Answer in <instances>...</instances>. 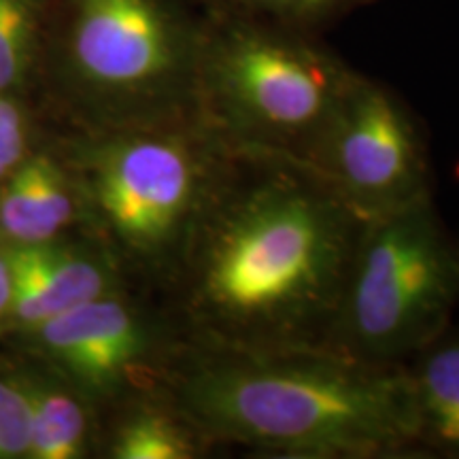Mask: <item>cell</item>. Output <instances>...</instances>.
<instances>
[{
    "label": "cell",
    "instance_id": "1",
    "mask_svg": "<svg viewBox=\"0 0 459 459\" xmlns=\"http://www.w3.org/2000/svg\"><path fill=\"white\" fill-rule=\"evenodd\" d=\"M366 223L311 164L232 152L177 273L187 342L325 347Z\"/></svg>",
    "mask_w": 459,
    "mask_h": 459
},
{
    "label": "cell",
    "instance_id": "2",
    "mask_svg": "<svg viewBox=\"0 0 459 459\" xmlns=\"http://www.w3.org/2000/svg\"><path fill=\"white\" fill-rule=\"evenodd\" d=\"M172 402L211 445L273 457H426L406 366L328 347L228 349L187 342Z\"/></svg>",
    "mask_w": 459,
    "mask_h": 459
},
{
    "label": "cell",
    "instance_id": "3",
    "mask_svg": "<svg viewBox=\"0 0 459 459\" xmlns=\"http://www.w3.org/2000/svg\"><path fill=\"white\" fill-rule=\"evenodd\" d=\"M355 77L296 28L228 13L203 37L196 115L232 152L304 162Z\"/></svg>",
    "mask_w": 459,
    "mask_h": 459
},
{
    "label": "cell",
    "instance_id": "4",
    "mask_svg": "<svg viewBox=\"0 0 459 459\" xmlns=\"http://www.w3.org/2000/svg\"><path fill=\"white\" fill-rule=\"evenodd\" d=\"M459 240L434 198L366 223L325 347L377 366H406L451 325Z\"/></svg>",
    "mask_w": 459,
    "mask_h": 459
},
{
    "label": "cell",
    "instance_id": "5",
    "mask_svg": "<svg viewBox=\"0 0 459 459\" xmlns=\"http://www.w3.org/2000/svg\"><path fill=\"white\" fill-rule=\"evenodd\" d=\"M232 149L198 115L132 124L91 147L90 196L119 249L179 273Z\"/></svg>",
    "mask_w": 459,
    "mask_h": 459
},
{
    "label": "cell",
    "instance_id": "6",
    "mask_svg": "<svg viewBox=\"0 0 459 459\" xmlns=\"http://www.w3.org/2000/svg\"><path fill=\"white\" fill-rule=\"evenodd\" d=\"M203 37L164 0H77L71 57L100 100L175 119L196 113Z\"/></svg>",
    "mask_w": 459,
    "mask_h": 459
},
{
    "label": "cell",
    "instance_id": "7",
    "mask_svg": "<svg viewBox=\"0 0 459 459\" xmlns=\"http://www.w3.org/2000/svg\"><path fill=\"white\" fill-rule=\"evenodd\" d=\"M304 162L368 221L432 198L421 126L394 91L361 74Z\"/></svg>",
    "mask_w": 459,
    "mask_h": 459
},
{
    "label": "cell",
    "instance_id": "8",
    "mask_svg": "<svg viewBox=\"0 0 459 459\" xmlns=\"http://www.w3.org/2000/svg\"><path fill=\"white\" fill-rule=\"evenodd\" d=\"M45 351L85 392L122 394L149 370L158 336L141 308L117 290L91 298L34 328Z\"/></svg>",
    "mask_w": 459,
    "mask_h": 459
},
{
    "label": "cell",
    "instance_id": "9",
    "mask_svg": "<svg viewBox=\"0 0 459 459\" xmlns=\"http://www.w3.org/2000/svg\"><path fill=\"white\" fill-rule=\"evenodd\" d=\"M9 266L11 313L30 328L119 287L113 255L90 245L57 247L51 240L22 245L9 254Z\"/></svg>",
    "mask_w": 459,
    "mask_h": 459
},
{
    "label": "cell",
    "instance_id": "10",
    "mask_svg": "<svg viewBox=\"0 0 459 459\" xmlns=\"http://www.w3.org/2000/svg\"><path fill=\"white\" fill-rule=\"evenodd\" d=\"M406 368L423 453L459 459V325L440 332Z\"/></svg>",
    "mask_w": 459,
    "mask_h": 459
},
{
    "label": "cell",
    "instance_id": "11",
    "mask_svg": "<svg viewBox=\"0 0 459 459\" xmlns=\"http://www.w3.org/2000/svg\"><path fill=\"white\" fill-rule=\"evenodd\" d=\"M77 215L66 177L48 158L20 164L0 196V226L20 245L54 240Z\"/></svg>",
    "mask_w": 459,
    "mask_h": 459
},
{
    "label": "cell",
    "instance_id": "12",
    "mask_svg": "<svg viewBox=\"0 0 459 459\" xmlns=\"http://www.w3.org/2000/svg\"><path fill=\"white\" fill-rule=\"evenodd\" d=\"M206 436L179 406H139L122 419L111 438L115 459H194L211 449Z\"/></svg>",
    "mask_w": 459,
    "mask_h": 459
},
{
    "label": "cell",
    "instance_id": "13",
    "mask_svg": "<svg viewBox=\"0 0 459 459\" xmlns=\"http://www.w3.org/2000/svg\"><path fill=\"white\" fill-rule=\"evenodd\" d=\"M30 402V453L37 459L82 457L90 445V412L66 389L39 383L24 385Z\"/></svg>",
    "mask_w": 459,
    "mask_h": 459
},
{
    "label": "cell",
    "instance_id": "14",
    "mask_svg": "<svg viewBox=\"0 0 459 459\" xmlns=\"http://www.w3.org/2000/svg\"><path fill=\"white\" fill-rule=\"evenodd\" d=\"M232 13L264 17L287 28L313 26L344 13V11L368 3V0H226Z\"/></svg>",
    "mask_w": 459,
    "mask_h": 459
},
{
    "label": "cell",
    "instance_id": "15",
    "mask_svg": "<svg viewBox=\"0 0 459 459\" xmlns=\"http://www.w3.org/2000/svg\"><path fill=\"white\" fill-rule=\"evenodd\" d=\"M30 9L26 0H0V91L13 85L26 66Z\"/></svg>",
    "mask_w": 459,
    "mask_h": 459
},
{
    "label": "cell",
    "instance_id": "16",
    "mask_svg": "<svg viewBox=\"0 0 459 459\" xmlns=\"http://www.w3.org/2000/svg\"><path fill=\"white\" fill-rule=\"evenodd\" d=\"M30 453V402L24 385L0 377V459Z\"/></svg>",
    "mask_w": 459,
    "mask_h": 459
},
{
    "label": "cell",
    "instance_id": "17",
    "mask_svg": "<svg viewBox=\"0 0 459 459\" xmlns=\"http://www.w3.org/2000/svg\"><path fill=\"white\" fill-rule=\"evenodd\" d=\"M24 156V124L22 115L0 94V179L13 172Z\"/></svg>",
    "mask_w": 459,
    "mask_h": 459
},
{
    "label": "cell",
    "instance_id": "18",
    "mask_svg": "<svg viewBox=\"0 0 459 459\" xmlns=\"http://www.w3.org/2000/svg\"><path fill=\"white\" fill-rule=\"evenodd\" d=\"M13 304V277H11L9 255H0V317L11 311Z\"/></svg>",
    "mask_w": 459,
    "mask_h": 459
}]
</instances>
